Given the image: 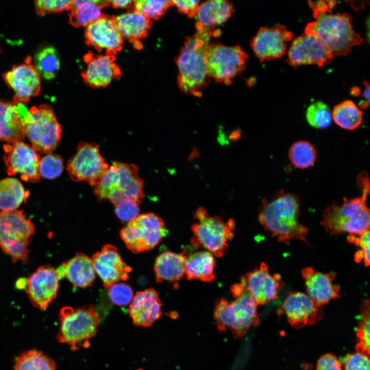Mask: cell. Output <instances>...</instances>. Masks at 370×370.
Here are the masks:
<instances>
[{"label":"cell","instance_id":"cell-1","mask_svg":"<svg viewBox=\"0 0 370 370\" xmlns=\"http://www.w3.org/2000/svg\"><path fill=\"white\" fill-rule=\"evenodd\" d=\"M196 32L186 38L176 59L178 67L177 84L188 95L200 97L209 83L207 50L212 37L221 34L219 29L196 27Z\"/></svg>","mask_w":370,"mask_h":370},{"label":"cell","instance_id":"cell-2","mask_svg":"<svg viewBox=\"0 0 370 370\" xmlns=\"http://www.w3.org/2000/svg\"><path fill=\"white\" fill-rule=\"evenodd\" d=\"M300 211L298 197L281 190L271 199L263 200L258 220L265 229L281 243H287L296 239L308 244V229L299 222Z\"/></svg>","mask_w":370,"mask_h":370},{"label":"cell","instance_id":"cell-3","mask_svg":"<svg viewBox=\"0 0 370 370\" xmlns=\"http://www.w3.org/2000/svg\"><path fill=\"white\" fill-rule=\"evenodd\" d=\"M313 16L316 20L307 25L304 33L317 36L334 55H346L363 41L353 30L352 17L347 13L313 12Z\"/></svg>","mask_w":370,"mask_h":370},{"label":"cell","instance_id":"cell-4","mask_svg":"<svg viewBox=\"0 0 370 370\" xmlns=\"http://www.w3.org/2000/svg\"><path fill=\"white\" fill-rule=\"evenodd\" d=\"M143 186L136 165L113 161L95 186L94 192L99 200H107L114 206L125 200L139 204L144 196Z\"/></svg>","mask_w":370,"mask_h":370},{"label":"cell","instance_id":"cell-5","mask_svg":"<svg viewBox=\"0 0 370 370\" xmlns=\"http://www.w3.org/2000/svg\"><path fill=\"white\" fill-rule=\"evenodd\" d=\"M360 197L343 198L341 204L332 203L322 212L321 225L330 234L347 232L359 235L369 229V210L366 200L369 193Z\"/></svg>","mask_w":370,"mask_h":370},{"label":"cell","instance_id":"cell-6","mask_svg":"<svg viewBox=\"0 0 370 370\" xmlns=\"http://www.w3.org/2000/svg\"><path fill=\"white\" fill-rule=\"evenodd\" d=\"M58 341L70 346L72 350L87 348L98 330L100 322L98 312L92 305L73 308L62 307L60 312Z\"/></svg>","mask_w":370,"mask_h":370},{"label":"cell","instance_id":"cell-7","mask_svg":"<svg viewBox=\"0 0 370 370\" xmlns=\"http://www.w3.org/2000/svg\"><path fill=\"white\" fill-rule=\"evenodd\" d=\"M257 306L245 290L231 302L223 298L217 300L214 305V319L218 330L224 332L229 329L235 338H242L250 327L259 324Z\"/></svg>","mask_w":370,"mask_h":370},{"label":"cell","instance_id":"cell-8","mask_svg":"<svg viewBox=\"0 0 370 370\" xmlns=\"http://www.w3.org/2000/svg\"><path fill=\"white\" fill-rule=\"evenodd\" d=\"M194 216L198 223L191 227L193 236L191 243L193 247L197 249L202 247L214 256H222L228 248V242L234 236L233 219L225 221L218 216H210L202 207L198 208Z\"/></svg>","mask_w":370,"mask_h":370},{"label":"cell","instance_id":"cell-9","mask_svg":"<svg viewBox=\"0 0 370 370\" xmlns=\"http://www.w3.org/2000/svg\"><path fill=\"white\" fill-rule=\"evenodd\" d=\"M23 125L25 136L38 153H51L60 141L62 127L48 104L31 107Z\"/></svg>","mask_w":370,"mask_h":370},{"label":"cell","instance_id":"cell-10","mask_svg":"<svg viewBox=\"0 0 370 370\" xmlns=\"http://www.w3.org/2000/svg\"><path fill=\"white\" fill-rule=\"evenodd\" d=\"M34 226L22 210L0 212V246L13 262L26 263L28 258V247Z\"/></svg>","mask_w":370,"mask_h":370},{"label":"cell","instance_id":"cell-11","mask_svg":"<svg viewBox=\"0 0 370 370\" xmlns=\"http://www.w3.org/2000/svg\"><path fill=\"white\" fill-rule=\"evenodd\" d=\"M168 231L163 220L153 213L139 214L124 226L120 236L127 248L134 253L153 249Z\"/></svg>","mask_w":370,"mask_h":370},{"label":"cell","instance_id":"cell-12","mask_svg":"<svg viewBox=\"0 0 370 370\" xmlns=\"http://www.w3.org/2000/svg\"><path fill=\"white\" fill-rule=\"evenodd\" d=\"M248 57L239 46L210 43L207 50L208 73L219 83L230 85L245 69Z\"/></svg>","mask_w":370,"mask_h":370},{"label":"cell","instance_id":"cell-13","mask_svg":"<svg viewBox=\"0 0 370 370\" xmlns=\"http://www.w3.org/2000/svg\"><path fill=\"white\" fill-rule=\"evenodd\" d=\"M108 166L97 144L81 141L76 153L67 162V171L72 180L95 186Z\"/></svg>","mask_w":370,"mask_h":370},{"label":"cell","instance_id":"cell-14","mask_svg":"<svg viewBox=\"0 0 370 370\" xmlns=\"http://www.w3.org/2000/svg\"><path fill=\"white\" fill-rule=\"evenodd\" d=\"M4 160L9 176L16 174L25 181L36 182L40 180V157L29 145L23 141L9 143L3 145Z\"/></svg>","mask_w":370,"mask_h":370},{"label":"cell","instance_id":"cell-15","mask_svg":"<svg viewBox=\"0 0 370 370\" xmlns=\"http://www.w3.org/2000/svg\"><path fill=\"white\" fill-rule=\"evenodd\" d=\"M278 312L284 314L295 328L313 325L324 315L323 306L317 304L307 294L295 291L287 293Z\"/></svg>","mask_w":370,"mask_h":370},{"label":"cell","instance_id":"cell-16","mask_svg":"<svg viewBox=\"0 0 370 370\" xmlns=\"http://www.w3.org/2000/svg\"><path fill=\"white\" fill-rule=\"evenodd\" d=\"M61 279L57 269L42 266L25 279L24 289L32 305L43 310L57 297Z\"/></svg>","mask_w":370,"mask_h":370},{"label":"cell","instance_id":"cell-17","mask_svg":"<svg viewBox=\"0 0 370 370\" xmlns=\"http://www.w3.org/2000/svg\"><path fill=\"white\" fill-rule=\"evenodd\" d=\"M4 80L14 92L13 100L24 104L31 97L38 96L41 91V76L35 66L32 64L30 57L25 62L13 66L4 74Z\"/></svg>","mask_w":370,"mask_h":370},{"label":"cell","instance_id":"cell-18","mask_svg":"<svg viewBox=\"0 0 370 370\" xmlns=\"http://www.w3.org/2000/svg\"><path fill=\"white\" fill-rule=\"evenodd\" d=\"M292 33L286 27L276 24L271 27L259 29L252 39L250 45L260 62L281 58L287 49L286 42L292 39Z\"/></svg>","mask_w":370,"mask_h":370},{"label":"cell","instance_id":"cell-19","mask_svg":"<svg viewBox=\"0 0 370 370\" xmlns=\"http://www.w3.org/2000/svg\"><path fill=\"white\" fill-rule=\"evenodd\" d=\"M240 282L257 305H264L278 297L281 287V276L278 273L271 274L268 266L262 263L243 275Z\"/></svg>","mask_w":370,"mask_h":370},{"label":"cell","instance_id":"cell-20","mask_svg":"<svg viewBox=\"0 0 370 370\" xmlns=\"http://www.w3.org/2000/svg\"><path fill=\"white\" fill-rule=\"evenodd\" d=\"M334 56L317 36L304 33L293 41L287 62L292 66L313 64L321 67L332 61Z\"/></svg>","mask_w":370,"mask_h":370},{"label":"cell","instance_id":"cell-21","mask_svg":"<svg viewBox=\"0 0 370 370\" xmlns=\"http://www.w3.org/2000/svg\"><path fill=\"white\" fill-rule=\"evenodd\" d=\"M84 36L88 46L105 55L115 56L122 48L123 38L112 16L106 14L87 26Z\"/></svg>","mask_w":370,"mask_h":370},{"label":"cell","instance_id":"cell-22","mask_svg":"<svg viewBox=\"0 0 370 370\" xmlns=\"http://www.w3.org/2000/svg\"><path fill=\"white\" fill-rule=\"evenodd\" d=\"M95 272L107 290L120 281H126L132 271L122 260L117 248L110 244L104 246L91 258Z\"/></svg>","mask_w":370,"mask_h":370},{"label":"cell","instance_id":"cell-23","mask_svg":"<svg viewBox=\"0 0 370 370\" xmlns=\"http://www.w3.org/2000/svg\"><path fill=\"white\" fill-rule=\"evenodd\" d=\"M83 59L86 67L81 76L84 82L90 87H106L121 75L119 67L115 62V56L88 52Z\"/></svg>","mask_w":370,"mask_h":370},{"label":"cell","instance_id":"cell-24","mask_svg":"<svg viewBox=\"0 0 370 370\" xmlns=\"http://www.w3.org/2000/svg\"><path fill=\"white\" fill-rule=\"evenodd\" d=\"M308 295L319 305L328 303L340 298V286L333 283L336 276L335 272L322 273L308 267L302 270Z\"/></svg>","mask_w":370,"mask_h":370},{"label":"cell","instance_id":"cell-25","mask_svg":"<svg viewBox=\"0 0 370 370\" xmlns=\"http://www.w3.org/2000/svg\"><path fill=\"white\" fill-rule=\"evenodd\" d=\"M161 306L157 291L150 288L135 294L129 305L128 311L134 324L147 327L160 318Z\"/></svg>","mask_w":370,"mask_h":370},{"label":"cell","instance_id":"cell-26","mask_svg":"<svg viewBox=\"0 0 370 370\" xmlns=\"http://www.w3.org/2000/svg\"><path fill=\"white\" fill-rule=\"evenodd\" d=\"M112 18L122 38L128 39L135 48L142 49L140 40L147 36L152 20L135 10L112 16Z\"/></svg>","mask_w":370,"mask_h":370},{"label":"cell","instance_id":"cell-27","mask_svg":"<svg viewBox=\"0 0 370 370\" xmlns=\"http://www.w3.org/2000/svg\"><path fill=\"white\" fill-rule=\"evenodd\" d=\"M57 269L61 279L66 278L74 287L87 288L92 285L96 277L91 258L82 252L77 253Z\"/></svg>","mask_w":370,"mask_h":370},{"label":"cell","instance_id":"cell-28","mask_svg":"<svg viewBox=\"0 0 370 370\" xmlns=\"http://www.w3.org/2000/svg\"><path fill=\"white\" fill-rule=\"evenodd\" d=\"M186 251L175 253L170 251L160 254L156 258L154 270L157 283L168 282L176 284L185 273Z\"/></svg>","mask_w":370,"mask_h":370},{"label":"cell","instance_id":"cell-29","mask_svg":"<svg viewBox=\"0 0 370 370\" xmlns=\"http://www.w3.org/2000/svg\"><path fill=\"white\" fill-rule=\"evenodd\" d=\"M234 9L227 1L212 0L199 4L196 15V27L214 29L227 21Z\"/></svg>","mask_w":370,"mask_h":370},{"label":"cell","instance_id":"cell-30","mask_svg":"<svg viewBox=\"0 0 370 370\" xmlns=\"http://www.w3.org/2000/svg\"><path fill=\"white\" fill-rule=\"evenodd\" d=\"M109 6L108 1H71L69 23L75 27H87L103 16L102 9Z\"/></svg>","mask_w":370,"mask_h":370},{"label":"cell","instance_id":"cell-31","mask_svg":"<svg viewBox=\"0 0 370 370\" xmlns=\"http://www.w3.org/2000/svg\"><path fill=\"white\" fill-rule=\"evenodd\" d=\"M25 136L23 123L14 104L0 100V139L14 143Z\"/></svg>","mask_w":370,"mask_h":370},{"label":"cell","instance_id":"cell-32","mask_svg":"<svg viewBox=\"0 0 370 370\" xmlns=\"http://www.w3.org/2000/svg\"><path fill=\"white\" fill-rule=\"evenodd\" d=\"M216 261L208 251L194 252L187 256L184 275L188 280H197L211 282L214 280Z\"/></svg>","mask_w":370,"mask_h":370},{"label":"cell","instance_id":"cell-33","mask_svg":"<svg viewBox=\"0 0 370 370\" xmlns=\"http://www.w3.org/2000/svg\"><path fill=\"white\" fill-rule=\"evenodd\" d=\"M29 196L22 184L16 179L7 178L0 180V210H16Z\"/></svg>","mask_w":370,"mask_h":370},{"label":"cell","instance_id":"cell-34","mask_svg":"<svg viewBox=\"0 0 370 370\" xmlns=\"http://www.w3.org/2000/svg\"><path fill=\"white\" fill-rule=\"evenodd\" d=\"M363 113L354 102L345 100L334 108L332 119L335 123L342 128L353 131L362 123Z\"/></svg>","mask_w":370,"mask_h":370},{"label":"cell","instance_id":"cell-35","mask_svg":"<svg viewBox=\"0 0 370 370\" xmlns=\"http://www.w3.org/2000/svg\"><path fill=\"white\" fill-rule=\"evenodd\" d=\"M14 370H56L54 361L41 351L27 350L15 359Z\"/></svg>","mask_w":370,"mask_h":370},{"label":"cell","instance_id":"cell-36","mask_svg":"<svg viewBox=\"0 0 370 370\" xmlns=\"http://www.w3.org/2000/svg\"><path fill=\"white\" fill-rule=\"evenodd\" d=\"M34 65L41 77L47 80L54 78L60 67V57L56 49L48 46L40 50L35 56Z\"/></svg>","mask_w":370,"mask_h":370},{"label":"cell","instance_id":"cell-37","mask_svg":"<svg viewBox=\"0 0 370 370\" xmlns=\"http://www.w3.org/2000/svg\"><path fill=\"white\" fill-rule=\"evenodd\" d=\"M288 158L291 164L299 169H306L312 166L317 159L314 146L306 140L294 142L288 150Z\"/></svg>","mask_w":370,"mask_h":370},{"label":"cell","instance_id":"cell-38","mask_svg":"<svg viewBox=\"0 0 370 370\" xmlns=\"http://www.w3.org/2000/svg\"><path fill=\"white\" fill-rule=\"evenodd\" d=\"M369 301L368 299L363 300L361 306V320L359 323L356 332L357 352L369 357Z\"/></svg>","mask_w":370,"mask_h":370},{"label":"cell","instance_id":"cell-39","mask_svg":"<svg viewBox=\"0 0 370 370\" xmlns=\"http://www.w3.org/2000/svg\"><path fill=\"white\" fill-rule=\"evenodd\" d=\"M305 117L311 126L319 129L329 126L332 119L330 109L321 101H316L308 106Z\"/></svg>","mask_w":370,"mask_h":370},{"label":"cell","instance_id":"cell-40","mask_svg":"<svg viewBox=\"0 0 370 370\" xmlns=\"http://www.w3.org/2000/svg\"><path fill=\"white\" fill-rule=\"evenodd\" d=\"M172 1L136 0L133 1L134 10L138 11L150 20H158L162 16Z\"/></svg>","mask_w":370,"mask_h":370},{"label":"cell","instance_id":"cell-41","mask_svg":"<svg viewBox=\"0 0 370 370\" xmlns=\"http://www.w3.org/2000/svg\"><path fill=\"white\" fill-rule=\"evenodd\" d=\"M64 168L62 158L58 154H48L40 160V176L50 179L60 176Z\"/></svg>","mask_w":370,"mask_h":370},{"label":"cell","instance_id":"cell-42","mask_svg":"<svg viewBox=\"0 0 370 370\" xmlns=\"http://www.w3.org/2000/svg\"><path fill=\"white\" fill-rule=\"evenodd\" d=\"M107 290L110 301L118 306H125L129 305L134 297L132 287L126 283H115L111 285Z\"/></svg>","mask_w":370,"mask_h":370},{"label":"cell","instance_id":"cell-43","mask_svg":"<svg viewBox=\"0 0 370 370\" xmlns=\"http://www.w3.org/2000/svg\"><path fill=\"white\" fill-rule=\"evenodd\" d=\"M71 1L67 0H40L34 1L36 12L39 15H44L47 13L60 12L69 10Z\"/></svg>","mask_w":370,"mask_h":370},{"label":"cell","instance_id":"cell-44","mask_svg":"<svg viewBox=\"0 0 370 370\" xmlns=\"http://www.w3.org/2000/svg\"><path fill=\"white\" fill-rule=\"evenodd\" d=\"M139 203L130 200H125L115 205V213L122 221L130 222L136 218L139 215Z\"/></svg>","mask_w":370,"mask_h":370},{"label":"cell","instance_id":"cell-45","mask_svg":"<svg viewBox=\"0 0 370 370\" xmlns=\"http://www.w3.org/2000/svg\"><path fill=\"white\" fill-rule=\"evenodd\" d=\"M369 358L358 352L346 355L343 358L345 370H369Z\"/></svg>","mask_w":370,"mask_h":370},{"label":"cell","instance_id":"cell-46","mask_svg":"<svg viewBox=\"0 0 370 370\" xmlns=\"http://www.w3.org/2000/svg\"><path fill=\"white\" fill-rule=\"evenodd\" d=\"M348 241L362 248L364 255V262L365 266L368 267L369 265V229L364 232L358 237L355 235L349 234L347 237Z\"/></svg>","mask_w":370,"mask_h":370},{"label":"cell","instance_id":"cell-47","mask_svg":"<svg viewBox=\"0 0 370 370\" xmlns=\"http://www.w3.org/2000/svg\"><path fill=\"white\" fill-rule=\"evenodd\" d=\"M172 2L180 13L186 14L189 17L196 16L200 4L199 1L195 0L172 1Z\"/></svg>","mask_w":370,"mask_h":370},{"label":"cell","instance_id":"cell-48","mask_svg":"<svg viewBox=\"0 0 370 370\" xmlns=\"http://www.w3.org/2000/svg\"><path fill=\"white\" fill-rule=\"evenodd\" d=\"M316 370H342L341 364L335 355L327 353L318 359Z\"/></svg>","mask_w":370,"mask_h":370},{"label":"cell","instance_id":"cell-49","mask_svg":"<svg viewBox=\"0 0 370 370\" xmlns=\"http://www.w3.org/2000/svg\"><path fill=\"white\" fill-rule=\"evenodd\" d=\"M336 3V1H308V4L312 9L313 12L331 13L332 9Z\"/></svg>","mask_w":370,"mask_h":370},{"label":"cell","instance_id":"cell-50","mask_svg":"<svg viewBox=\"0 0 370 370\" xmlns=\"http://www.w3.org/2000/svg\"><path fill=\"white\" fill-rule=\"evenodd\" d=\"M110 5L114 8H127L133 5V1L129 0L108 1Z\"/></svg>","mask_w":370,"mask_h":370},{"label":"cell","instance_id":"cell-51","mask_svg":"<svg viewBox=\"0 0 370 370\" xmlns=\"http://www.w3.org/2000/svg\"><path fill=\"white\" fill-rule=\"evenodd\" d=\"M364 89L363 92V96L365 98V100L369 102V85L368 82L364 81Z\"/></svg>","mask_w":370,"mask_h":370},{"label":"cell","instance_id":"cell-52","mask_svg":"<svg viewBox=\"0 0 370 370\" xmlns=\"http://www.w3.org/2000/svg\"><path fill=\"white\" fill-rule=\"evenodd\" d=\"M350 94L355 97H358L361 95V91L359 87L354 86L350 89Z\"/></svg>","mask_w":370,"mask_h":370},{"label":"cell","instance_id":"cell-53","mask_svg":"<svg viewBox=\"0 0 370 370\" xmlns=\"http://www.w3.org/2000/svg\"><path fill=\"white\" fill-rule=\"evenodd\" d=\"M369 105V102H367L365 100H361L359 103V106L360 108L362 109H366Z\"/></svg>","mask_w":370,"mask_h":370}]
</instances>
